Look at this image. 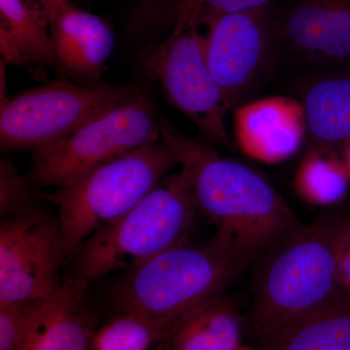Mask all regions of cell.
<instances>
[{
  "mask_svg": "<svg viewBox=\"0 0 350 350\" xmlns=\"http://www.w3.org/2000/svg\"><path fill=\"white\" fill-rule=\"evenodd\" d=\"M299 92L308 149L340 151L350 140V64L310 71Z\"/></svg>",
  "mask_w": 350,
  "mask_h": 350,
  "instance_id": "14",
  "label": "cell"
},
{
  "mask_svg": "<svg viewBox=\"0 0 350 350\" xmlns=\"http://www.w3.org/2000/svg\"><path fill=\"white\" fill-rule=\"evenodd\" d=\"M262 342L267 350H350V294L340 290Z\"/></svg>",
  "mask_w": 350,
  "mask_h": 350,
  "instance_id": "17",
  "label": "cell"
},
{
  "mask_svg": "<svg viewBox=\"0 0 350 350\" xmlns=\"http://www.w3.org/2000/svg\"><path fill=\"white\" fill-rule=\"evenodd\" d=\"M202 25L207 66L234 111L255 100L283 61L278 5L224 14Z\"/></svg>",
  "mask_w": 350,
  "mask_h": 350,
  "instance_id": "7",
  "label": "cell"
},
{
  "mask_svg": "<svg viewBox=\"0 0 350 350\" xmlns=\"http://www.w3.org/2000/svg\"><path fill=\"white\" fill-rule=\"evenodd\" d=\"M88 282L69 278L48 299L24 350H90L91 327L84 308Z\"/></svg>",
  "mask_w": 350,
  "mask_h": 350,
  "instance_id": "15",
  "label": "cell"
},
{
  "mask_svg": "<svg viewBox=\"0 0 350 350\" xmlns=\"http://www.w3.org/2000/svg\"><path fill=\"white\" fill-rule=\"evenodd\" d=\"M179 165L163 144L142 147L80 175L52 194L41 196L59 209L66 256L94 232L128 213Z\"/></svg>",
  "mask_w": 350,
  "mask_h": 350,
  "instance_id": "5",
  "label": "cell"
},
{
  "mask_svg": "<svg viewBox=\"0 0 350 350\" xmlns=\"http://www.w3.org/2000/svg\"><path fill=\"white\" fill-rule=\"evenodd\" d=\"M172 324L142 313L122 312L92 338V350H149Z\"/></svg>",
  "mask_w": 350,
  "mask_h": 350,
  "instance_id": "20",
  "label": "cell"
},
{
  "mask_svg": "<svg viewBox=\"0 0 350 350\" xmlns=\"http://www.w3.org/2000/svg\"><path fill=\"white\" fill-rule=\"evenodd\" d=\"M59 220L34 204L1 218L0 306L46 300L61 289L64 258Z\"/></svg>",
  "mask_w": 350,
  "mask_h": 350,
  "instance_id": "9",
  "label": "cell"
},
{
  "mask_svg": "<svg viewBox=\"0 0 350 350\" xmlns=\"http://www.w3.org/2000/svg\"><path fill=\"white\" fill-rule=\"evenodd\" d=\"M350 215L330 207L260 255L250 312L252 333L265 340L340 291L338 266Z\"/></svg>",
  "mask_w": 350,
  "mask_h": 350,
  "instance_id": "1",
  "label": "cell"
},
{
  "mask_svg": "<svg viewBox=\"0 0 350 350\" xmlns=\"http://www.w3.org/2000/svg\"><path fill=\"white\" fill-rule=\"evenodd\" d=\"M349 184L338 152L321 148L308 149L294 179L295 191L303 202L328 208L345 199Z\"/></svg>",
  "mask_w": 350,
  "mask_h": 350,
  "instance_id": "19",
  "label": "cell"
},
{
  "mask_svg": "<svg viewBox=\"0 0 350 350\" xmlns=\"http://www.w3.org/2000/svg\"><path fill=\"white\" fill-rule=\"evenodd\" d=\"M234 135L239 150L269 165L288 160L306 137L305 110L290 96H268L234 110Z\"/></svg>",
  "mask_w": 350,
  "mask_h": 350,
  "instance_id": "13",
  "label": "cell"
},
{
  "mask_svg": "<svg viewBox=\"0 0 350 350\" xmlns=\"http://www.w3.org/2000/svg\"><path fill=\"white\" fill-rule=\"evenodd\" d=\"M146 66L160 82L167 100L213 142L229 144V111L206 56L204 38L197 25L172 29L151 53Z\"/></svg>",
  "mask_w": 350,
  "mask_h": 350,
  "instance_id": "10",
  "label": "cell"
},
{
  "mask_svg": "<svg viewBox=\"0 0 350 350\" xmlns=\"http://www.w3.org/2000/svg\"><path fill=\"white\" fill-rule=\"evenodd\" d=\"M29 1L40 2L41 0H29ZM40 3H41V2H40Z\"/></svg>",
  "mask_w": 350,
  "mask_h": 350,
  "instance_id": "27",
  "label": "cell"
},
{
  "mask_svg": "<svg viewBox=\"0 0 350 350\" xmlns=\"http://www.w3.org/2000/svg\"><path fill=\"white\" fill-rule=\"evenodd\" d=\"M338 285L340 289L350 294V236L342 250L338 266Z\"/></svg>",
  "mask_w": 350,
  "mask_h": 350,
  "instance_id": "24",
  "label": "cell"
},
{
  "mask_svg": "<svg viewBox=\"0 0 350 350\" xmlns=\"http://www.w3.org/2000/svg\"><path fill=\"white\" fill-rule=\"evenodd\" d=\"M273 0H179L178 17L174 27L202 25L224 14L243 12L271 3Z\"/></svg>",
  "mask_w": 350,
  "mask_h": 350,
  "instance_id": "22",
  "label": "cell"
},
{
  "mask_svg": "<svg viewBox=\"0 0 350 350\" xmlns=\"http://www.w3.org/2000/svg\"><path fill=\"white\" fill-rule=\"evenodd\" d=\"M260 255L225 232L176 244L131 269L115 288L122 312L174 323L195 306L223 296Z\"/></svg>",
  "mask_w": 350,
  "mask_h": 350,
  "instance_id": "3",
  "label": "cell"
},
{
  "mask_svg": "<svg viewBox=\"0 0 350 350\" xmlns=\"http://www.w3.org/2000/svg\"><path fill=\"white\" fill-rule=\"evenodd\" d=\"M236 350H254L252 349H250V347H243V345H241V347H239L238 349Z\"/></svg>",
  "mask_w": 350,
  "mask_h": 350,
  "instance_id": "26",
  "label": "cell"
},
{
  "mask_svg": "<svg viewBox=\"0 0 350 350\" xmlns=\"http://www.w3.org/2000/svg\"><path fill=\"white\" fill-rule=\"evenodd\" d=\"M338 154H340V159H342V163H344L345 170H347L350 181V140L347 144L342 145V148L338 151Z\"/></svg>",
  "mask_w": 350,
  "mask_h": 350,
  "instance_id": "25",
  "label": "cell"
},
{
  "mask_svg": "<svg viewBox=\"0 0 350 350\" xmlns=\"http://www.w3.org/2000/svg\"><path fill=\"white\" fill-rule=\"evenodd\" d=\"M47 300L0 306V350H24Z\"/></svg>",
  "mask_w": 350,
  "mask_h": 350,
  "instance_id": "21",
  "label": "cell"
},
{
  "mask_svg": "<svg viewBox=\"0 0 350 350\" xmlns=\"http://www.w3.org/2000/svg\"><path fill=\"white\" fill-rule=\"evenodd\" d=\"M161 140L187 170L199 213L244 247L261 255L301 223L266 179L243 163L161 119Z\"/></svg>",
  "mask_w": 350,
  "mask_h": 350,
  "instance_id": "2",
  "label": "cell"
},
{
  "mask_svg": "<svg viewBox=\"0 0 350 350\" xmlns=\"http://www.w3.org/2000/svg\"><path fill=\"white\" fill-rule=\"evenodd\" d=\"M0 50L6 64H57L47 12L40 2L0 0Z\"/></svg>",
  "mask_w": 350,
  "mask_h": 350,
  "instance_id": "16",
  "label": "cell"
},
{
  "mask_svg": "<svg viewBox=\"0 0 350 350\" xmlns=\"http://www.w3.org/2000/svg\"><path fill=\"white\" fill-rule=\"evenodd\" d=\"M49 21L57 66L83 85L100 82L114 49L111 27L70 0H41Z\"/></svg>",
  "mask_w": 350,
  "mask_h": 350,
  "instance_id": "12",
  "label": "cell"
},
{
  "mask_svg": "<svg viewBox=\"0 0 350 350\" xmlns=\"http://www.w3.org/2000/svg\"><path fill=\"white\" fill-rule=\"evenodd\" d=\"M160 124L153 103L140 92L69 137L32 152V178L41 185L62 187L90 170L158 144Z\"/></svg>",
  "mask_w": 350,
  "mask_h": 350,
  "instance_id": "8",
  "label": "cell"
},
{
  "mask_svg": "<svg viewBox=\"0 0 350 350\" xmlns=\"http://www.w3.org/2000/svg\"><path fill=\"white\" fill-rule=\"evenodd\" d=\"M199 213L190 175L180 167L165 176L123 216L83 244L75 276L89 282L119 269H133L188 241Z\"/></svg>",
  "mask_w": 350,
  "mask_h": 350,
  "instance_id": "4",
  "label": "cell"
},
{
  "mask_svg": "<svg viewBox=\"0 0 350 350\" xmlns=\"http://www.w3.org/2000/svg\"><path fill=\"white\" fill-rule=\"evenodd\" d=\"M29 181L19 174L10 162L2 161L0 167V213L6 217L33 204Z\"/></svg>",
  "mask_w": 350,
  "mask_h": 350,
  "instance_id": "23",
  "label": "cell"
},
{
  "mask_svg": "<svg viewBox=\"0 0 350 350\" xmlns=\"http://www.w3.org/2000/svg\"><path fill=\"white\" fill-rule=\"evenodd\" d=\"M278 10L283 59L310 71L350 64V0H286Z\"/></svg>",
  "mask_w": 350,
  "mask_h": 350,
  "instance_id": "11",
  "label": "cell"
},
{
  "mask_svg": "<svg viewBox=\"0 0 350 350\" xmlns=\"http://www.w3.org/2000/svg\"><path fill=\"white\" fill-rule=\"evenodd\" d=\"M138 93L140 89L133 86L54 80L1 100L0 144L10 150H38L69 137Z\"/></svg>",
  "mask_w": 350,
  "mask_h": 350,
  "instance_id": "6",
  "label": "cell"
},
{
  "mask_svg": "<svg viewBox=\"0 0 350 350\" xmlns=\"http://www.w3.org/2000/svg\"><path fill=\"white\" fill-rule=\"evenodd\" d=\"M241 337L239 313L231 301L221 296L182 314L165 338L170 350H236Z\"/></svg>",
  "mask_w": 350,
  "mask_h": 350,
  "instance_id": "18",
  "label": "cell"
}]
</instances>
